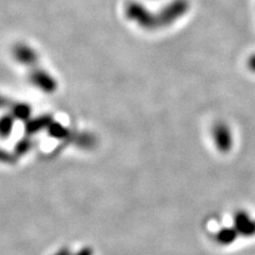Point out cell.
<instances>
[{
    "instance_id": "1",
    "label": "cell",
    "mask_w": 255,
    "mask_h": 255,
    "mask_svg": "<svg viewBox=\"0 0 255 255\" xmlns=\"http://www.w3.org/2000/svg\"><path fill=\"white\" fill-rule=\"evenodd\" d=\"M125 16L128 20L135 23L145 31L158 30L156 14L137 0L129 1L125 6Z\"/></svg>"
},
{
    "instance_id": "2",
    "label": "cell",
    "mask_w": 255,
    "mask_h": 255,
    "mask_svg": "<svg viewBox=\"0 0 255 255\" xmlns=\"http://www.w3.org/2000/svg\"><path fill=\"white\" fill-rule=\"evenodd\" d=\"M190 11L189 0H170L155 12L158 30L173 26Z\"/></svg>"
},
{
    "instance_id": "3",
    "label": "cell",
    "mask_w": 255,
    "mask_h": 255,
    "mask_svg": "<svg viewBox=\"0 0 255 255\" xmlns=\"http://www.w3.org/2000/svg\"><path fill=\"white\" fill-rule=\"evenodd\" d=\"M27 70L29 81L35 89L47 95H51L57 92L59 87L57 79H55L54 76L51 75L47 69L41 66L39 62L28 66Z\"/></svg>"
},
{
    "instance_id": "4",
    "label": "cell",
    "mask_w": 255,
    "mask_h": 255,
    "mask_svg": "<svg viewBox=\"0 0 255 255\" xmlns=\"http://www.w3.org/2000/svg\"><path fill=\"white\" fill-rule=\"evenodd\" d=\"M12 55L16 62L26 68L32 64L39 62L38 52L33 47L23 42H17L13 45Z\"/></svg>"
},
{
    "instance_id": "5",
    "label": "cell",
    "mask_w": 255,
    "mask_h": 255,
    "mask_svg": "<svg viewBox=\"0 0 255 255\" xmlns=\"http://www.w3.org/2000/svg\"><path fill=\"white\" fill-rule=\"evenodd\" d=\"M0 110L6 111L16 121H23L29 114L30 107L26 102L15 101L0 94Z\"/></svg>"
},
{
    "instance_id": "6",
    "label": "cell",
    "mask_w": 255,
    "mask_h": 255,
    "mask_svg": "<svg viewBox=\"0 0 255 255\" xmlns=\"http://www.w3.org/2000/svg\"><path fill=\"white\" fill-rule=\"evenodd\" d=\"M212 136L215 146L223 152H226L232 146V134L230 128L225 123L220 122L213 126Z\"/></svg>"
},
{
    "instance_id": "7",
    "label": "cell",
    "mask_w": 255,
    "mask_h": 255,
    "mask_svg": "<svg viewBox=\"0 0 255 255\" xmlns=\"http://www.w3.org/2000/svg\"><path fill=\"white\" fill-rule=\"evenodd\" d=\"M52 118L48 115L38 116L35 118H29L26 122V133L28 136H31L43 129H47L52 123Z\"/></svg>"
},
{
    "instance_id": "8",
    "label": "cell",
    "mask_w": 255,
    "mask_h": 255,
    "mask_svg": "<svg viewBox=\"0 0 255 255\" xmlns=\"http://www.w3.org/2000/svg\"><path fill=\"white\" fill-rule=\"evenodd\" d=\"M16 119L9 113L3 114L0 117V138H7L11 136L14 130Z\"/></svg>"
},
{
    "instance_id": "9",
    "label": "cell",
    "mask_w": 255,
    "mask_h": 255,
    "mask_svg": "<svg viewBox=\"0 0 255 255\" xmlns=\"http://www.w3.org/2000/svg\"><path fill=\"white\" fill-rule=\"evenodd\" d=\"M32 145H33V142H32L30 136H28V135H27L26 137H23L22 139H20L17 142V145H16L15 150H14V153L16 154V156H17V157L20 156V155L26 154L28 151L31 149Z\"/></svg>"
},
{
    "instance_id": "10",
    "label": "cell",
    "mask_w": 255,
    "mask_h": 255,
    "mask_svg": "<svg viewBox=\"0 0 255 255\" xmlns=\"http://www.w3.org/2000/svg\"><path fill=\"white\" fill-rule=\"evenodd\" d=\"M48 129V132H49V134L51 135L52 137H55V138H63L65 137L67 135V129L64 126L60 125V124H57V123H51L50 126L47 128Z\"/></svg>"
},
{
    "instance_id": "11",
    "label": "cell",
    "mask_w": 255,
    "mask_h": 255,
    "mask_svg": "<svg viewBox=\"0 0 255 255\" xmlns=\"http://www.w3.org/2000/svg\"><path fill=\"white\" fill-rule=\"evenodd\" d=\"M16 158H17V156L14 152H9V151L0 148V163L11 164L16 161Z\"/></svg>"
}]
</instances>
